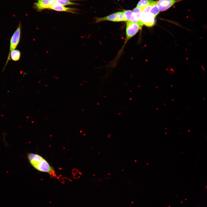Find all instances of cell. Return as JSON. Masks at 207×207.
<instances>
[{"label":"cell","mask_w":207,"mask_h":207,"mask_svg":"<svg viewBox=\"0 0 207 207\" xmlns=\"http://www.w3.org/2000/svg\"><path fill=\"white\" fill-rule=\"evenodd\" d=\"M139 22L134 23L130 21L126 22V39L123 45L125 46L127 41L134 36L141 28Z\"/></svg>","instance_id":"cell-1"},{"label":"cell","mask_w":207,"mask_h":207,"mask_svg":"<svg viewBox=\"0 0 207 207\" xmlns=\"http://www.w3.org/2000/svg\"><path fill=\"white\" fill-rule=\"evenodd\" d=\"M95 23L108 21L114 22L124 21V15L122 12H118L103 17L95 18Z\"/></svg>","instance_id":"cell-2"},{"label":"cell","mask_w":207,"mask_h":207,"mask_svg":"<svg viewBox=\"0 0 207 207\" xmlns=\"http://www.w3.org/2000/svg\"><path fill=\"white\" fill-rule=\"evenodd\" d=\"M21 31V25L20 22L16 30L10 40L9 50L7 59L9 57L11 52L15 50L18 45L20 39Z\"/></svg>","instance_id":"cell-3"},{"label":"cell","mask_w":207,"mask_h":207,"mask_svg":"<svg viewBox=\"0 0 207 207\" xmlns=\"http://www.w3.org/2000/svg\"><path fill=\"white\" fill-rule=\"evenodd\" d=\"M155 17L150 12H142L139 22L142 26L144 25L147 27H151L155 23Z\"/></svg>","instance_id":"cell-4"},{"label":"cell","mask_w":207,"mask_h":207,"mask_svg":"<svg viewBox=\"0 0 207 207\" xmlns=\"http://www.w3.org/2000/svg\"><path fill=\"white\" fill-rule=\"evenodd\" d=\"M34 168L39 171L48 173L54 177L55 176V172L53 168L44 158Z\"/></svg>","instance_id":"cell-5"},{"label":"cell","mask_w":207,"mask_h":207,"mask_svg":"<svg viewBox=\"0 0 207 207\" xmlns=\"http://www.w3.org/2000/svg\"><path fill=\"white\" fill-rule=\"evenodd\" d=\"M56 0H36L34 3L35 8L38 11L49 9Z\"/></svg>","instance_id":"cell-6"},{"label":"cell","mask_w":207,"mask_h":207,"mask_svg":"<svg viewBox=\"0 0 207 207\" xmlns=\"http://www.w3.org/2000/svg\"><path fill=\"white\" fill-rule=\"evenodd\" d=\"M180 1L179 0H159L157 1L158 5L160 11H165L176 3Z\"/></svg>","instance_id":"cell-7"},{"label":"cell","mask_w":207,"mask_h":207,"mask_svg":"<svg viewBox=\"0 0 207 207\" xmlns=\"http://www.w3.org/2000/svg\"><path fill=\"white\" fill-rule=\"evenodd\" d=\"M27 158L30 163L34 168L39 164L43 159L41 156L33 153L28 154H27Z\"/></svg>","instance_id":"cell-8"},{"label":"cell","mask_w":207,"mask_h":207,"mask_svg":"<svg viewBox=\"0 0 207 207\" xmlns=\"http://www.w3.org/2000/svg\"><path fill=\"white\" fill-rule=\"evenodd\" d=\"M56 11L65 12L72 13H76L77 9L75 8L66 7L63 6L59 5L54 3L49 8Z\"/></svg>","instance_id":"cell-9"},{"label":"cell","mask_w":207,"mask_h":207,"mask_svg":"<svg viewBox=\"0 0 207 207\" xmlns=\"http://www.w3.org/2000/svg\"><path fill=\"white\" fill-rule=\"evenodd\" d=\"M142 12V10L141 8L136 7L133 12L130 21L134 23L139 22Z\"/></svg>","instance_id":"cell-10"},{"label":"cell","mask_w":207,"mask_h":207,"mask_svg":"<svg viewBox=\"0 0 207 207\" xmlns=\"http://www.w3.org/2000/svg\"><path fill=\"white\" fill-rule=\"evenodd\" d=\"M20 56L21 53L19 50L17 49H15L12 51L10 52L8 58L7 59V61L3 70V71L4 70V69L7 64L8 61L10 60V57L12 60L16 61H18L19 60Z\"/></svg>","instance_id":"cell-11"},{"label":"cell","mask_w":207,"mask_h":207,"mask_svg":"<svg viewBox=\"0 0 207 207\" xmlns=\"http://www.w3.org/2000/svg\"><path fill=\"white\" fill-rule=\"evenodd\" d=\"M160 11L157 2L153 1L152 3L151 7L150 12L155 17L159 13Z\"/></svg>","instance_id":"cell-12"},{"label":"cell","mask_w":207,"mask_h":207,"mask_svg":"<svg viewBox=\"0 0 207 207\" xmlns=\"http://www.w3.org/2000/svg\"><path fill=\"white\" fill-rule=\"evenodd\" d=\"M77 0H56L55 3L57 5L63 6L69 5H74L78 4L72 1Z\"/></svg>","instance_id":"cell-13"},{"label":"cell","mask_w":207,"mask_h":207,"mask_svg":"<svg viewBox=\"0 0 207 207\" xmlns=\"http://www.w3.org/2000/svg\"><path fill=\"white\" fill-rule=\"evenodd\" d=\"M152 0H140L137 5V7L143 9L149 5Z\"/></svg>","instance_id":"cell-14"},{"label":"cell","mask_w":207,"mask_h":207,"mask_svg":"<svg viewBox=\"0 0 207 207\" xmlns=\"http://www.w3.org/2000/svg\"><path fill=\"white\" fill-rule=\"evenodd\" d=\"M123 13L124 21H130L133 13V11L131 10H123Z\"/></svg>","instance_id":"cell-15"}]
</instances>
